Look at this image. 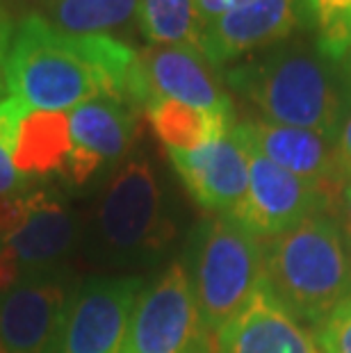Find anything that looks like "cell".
Instances as JSON below:
<instances>
[{"mask_svg":"<svg viewBox=\"0 0 351 353\" xmlns=\"http://www.w3.org/2000/svg\"><path fill=\"white\" fill-rule=\"evenodd\" d=\"M26 105L7 96L0 101V194H17L26 185V178L14 164V139Z\"/></svg>","mask_w":351,"mask_h":353,"instance_id":"cell-21","label":"cell"},{"mask_svg":"<svg viewBox=\"0 0 351 353\" xmlns=\"http://www.w3.org/2000/svg\"><path fill=\"white\" fill-rule=\"evenodd\" d=\"M139 0H43L41 17L62 32L110 34L137 17Z\"/></svg>","mask_w":351,"mask_h":353,"instance_id":"cell-19","label":"cell"},{"mask_svg":"<svg viewBox=\"0 0 351 353\" xmlns=\"http://www.w3.org/2000/svg\"><path fill=\"white\" fill-rule=\"evenodd\" d=\"M244 141V139H242ZM249 151V192L230 216L258 237H276L331 205V190L276 167L267 157Z\"/></svg>","mask_w":351,"mask_h":353,"instance_id":"cell-9","label":"cell"},{"mask_svg":"<svg viewBox=\"0 0 351 353\" xmlns=\"http://www.w3.org/2000/svg\"><path fill=\"white\" fill-rule=\"evenodd\" d=\"M71 274L32 276L0 294V353H53L66 305Z\"/></svg>","mask_w":351,"mask_h":353,"instance_id":"cell-10","label":"cell"},{"mask_svg":"<svg viewBox=\"0 0 351 353\" xmlns=\"http://www.w3.org/2000/svg\"><path fill=\"white\" fill-rule=\"evenodd\" d=\"M335 214V223L342 230L349 242H351V174H345L331 190V205Z\"/></svg>","mask_w":351,"mask_h":353,"instance_id":"cell-23","label":"cell"},{"mask_svg":"<svg viewBox=\"0 0 351 353\" xmlns=\"http://www.w3.org/2000/svg\"><path fill=\"white\" fill-rule=\"evenodd\" d=\"M28 205V194H0V239L10 235Z\"/></svg>","mask_w":351,"mask_h":353,"instance_id":"cell-24","label":"cell"},{"mask_svg":"<svg viewBox=\"0 0 351 353\" xmlns=\"http://www.w3.org/2000/svg\"><path fill=\"white\" fill-rule=\"evenodd\" d=\"M144 112L167 151H197L221 139L235 125L233 117H221L169 99L151 101Z\"/></svg>","mask_w":351,"mask_h":353,"instance_id":"cell-18","label":"cell"},{"mask_svg":"<svg viewBox=\"0 0 351 353\" xmlns=\"http://www.w3.org/2000/svg\"><path fill=\"white\" fill-rule=\"evenodd\" d=\"M17 26L12 23V17L7 12V7L0 0V94H3V82H5V59H7V50H10L12 37Z\"/></svg>","mask_w":351,"mask_h":353,"instance_id":"cell-26","label":"cell"},{"mask_svg":"<svg viewBox=\"0 0 351 353\" xmlns=\"http://www.w3.org/2000/svg\"><path fill=\"white\" fill-rule=\"evenodd\" d=\"M5 89L30 110L66 112L108 96L132 110L151 103L139 52L112 34L62 32L41 14L17 23L5 59Z\"/></svg>","mask_w":351,"mask_h":353,"instance_id":"cell-1","label":"cell"},{"mask_svg":"<svg viewBox=\"0 0 351 353\" xmlns=\"http://www.w3.org/2000/svg\"><path fill=\"white\" fill-rule=\"evenodd\" d=\"M294 321L322 326L351 296V255L342 230L324 212L265 244V285Z\"/></svg>","mask_w":351,"mask_h":353,"instance_id":"cell-3","label":"cell"},{"mask_svg":"<svg viewBox=\"0 0 351 353\" xmlns=\"http://www.w3.org/2000/svg\"><path fill=\"white\" fill-rule=\"evenodd\" d=\"M308 26V0H251L210 21L201 50L214 69L249 52L285 41L297 28Z\"/></svg>","mask_w":351,"mask_h":353,"instance_id":"cell-11","label":"cell"},{"mask_svg":"<svg viewBox=\"0 0 351 353\" xmlns=\"http://www.w3.org/2000/svg\"><path fill=\"white\" fill-rule=\"evenodd\" d=\"M141 290L139 276H99L80 283L66 305L53 353H121Z\"/></svg>","mask_w":351,"mask_h":353,"instance_id":"cell-8","label":"cell"},{"mask_svg":"<svg viewBox=\"0 0 351 353\" xmlns=\"http://www.w3.org/2000/svg\"><path fill=\"white\" fill-rule=\"evenodd\" d=\"M214 353H317V344L265 288L217 330Z\"/></svg>","mask_w":351,"mask_h":353,"instance_id":"cell-16","label":"cell"},{"mask_svg":"<svg viewBox=\"0 0 351 353\" xmlns=\"http://www.w3.org/2000/svg\"><path fill=\"white\" fill-rule=\"evenodd\" d=\"M139 66L151 101L169 99L221 117H235L233 101L201 48L190 43H151L139 50Z\"/></svg>","mask_w":351,"mask_h":353,"instance_id":"cell-12","label":"cell"},{"mask_svg":"<svg viewBox=\"0 0 351 353\" xmlns=\"http://www.w3.org/2000/svg\"><path fill=\"white\" fill-rule=\"evenodd\" d=\"M80 235V216L69 201L48 190L30 192L21 221L0 239V294L26 278L59 272Z\"/></svg>","mask_w":351,"mask_h":353,"instance_id":"cell-7","label":"cell"},{"mask_svg":"<svg viewBox=\"0 0 351 353\" xmlns=\"http://www.w3.org/2000/svg\"><path fill=\"white\" fill-rule=\"evenodd\" d=\"M69 130L73 148L64 171L71 183L85 185L106 164L128 155L139 134L137 112L121 101L99 96L69 112Z\"/></svg>","mask_w":351,"mask_h":353,"instance_id":"cell-13","label":"cell"},{"mask_svg":"<svg viewBox=\"0 0 351 353\" xmlns=\"http://www.w3.org/2000/svg\"><path fill=\"white\" fill-rule=\"evenodd\" d=\"M226 82L265 121L315 130L331 141L349 110L351 92L342 66L301 41L276 43L265 55L233 66Z\"/></svg>","mask_w":351,"mask_h":353,"instance_id":"cell-2","label":"cell"},{"mask_svg":"<svg viewBox=\"0 0 351 353\" xmlns=\"http://www.w3.org/2000/svg\"><path fill=\"white\" fill-rule=\"evenodd\" d=\"M335 153H338V164H340V174H351V108L347 110L342 125L335 137Z\"/></svg>","mask_w":351,"mask_h":353,"instance_id":"cell-25","label":"cell"},{"mask_svg":"<svg viewBox=\"0 0 351 353\" xmlns=\"http://www.w3.org/2000/svg\"><path fill=\"white\" fill-rule=\"evenodd\" d=\"M137 23L153 46L190 43L201 48L203 41L205 21L201 19L197 0H139Z\"/></svg>","mask_w":351,"mask_h":353,"instance_id":"cell-20","label":"cell"},{"mask_svg":"<svg viewBox=\"0 0 351 353\" xmlns=\"http://www.w3.org/2000/svg\"><path fill=\"white\" fill-rule=\"evenodd\" d=\"M188 274L201 321L217 333L263 290L265 244L235 216H214L194 235Z\"/></svg>","mask_w":351,"mask_h":353,"instance_id":"cell-5","label":"cell"},{"mask_svg":"<svg viewBox=\"0 0 351 353\" xmlns=\"http://www.w3.org/2000/svg\"><path fill=\"white\" fill-rule=\"evenodd\" d=\"M73 141L66 112L26 108L14 139V164L26 180L64 171Z\"/></svg>","mask_w":351,"mask_h":353,"instance_id":"cell-17","label":"cell"},{"mask_svg":"<svg viewBox=\"0 0 351 353\" xmlns=\"http://www.w3.org/2000/svg\"><path fill=\"white\" fill-rule=\"evenodd\" d=\"M317 342L324 353H351V296L335 307L319 326Z\"/></svg>","mask_w":351,"mask_h":353,"instance_id":"cell-22","label":"cell"},{"mask_svg":"<svg viewBox=\"0 0 351 353\" xmlns=\"http://www.w3.org/2000/svg\"><path fill=\"white\" fill-rule=\"evenodd\" d=\"M185 190L201 208L233 214L249 192V151L235 125L197 151H167Z\"/></svg>","mask_w":351,"mask_h":353,"instance_id":"cell-14","label":"cell"},{"mask_svg":"<svg viewBox=\"0 0 351 353\" xmlns=\"http://www.w3.org/2000/svg\"><path fill=\"white\" fill-rule=\"evenodd\" d=\"M235 130L246 146L299 178L328 190H333V185L342 178L335 141L315 130L272 121L235 123Z\"/></svg>","mask_w":351,"mask_h":353,"instance_id":"cell-15","label":"cell"},{"mask_svg":"<svg viewBox=\"0 0 351 353\" xmlns=\"http://www.w3.org/2000/svg\"><path fill=\"white\" fill-rule=\"evenodd\" d=\"M342 73H345L347 85H349V92H351V48H349V52H347L345 62H342Z\"/></svg>","mask_w":351,"mask_h":353,"instance_id":"cell-27","label":"cell"},{"mask_svg":"<svg viewBox=\"0 0 351 353\" xmlns=\"http://www.w3.org/2000/svg\"><path fill=\"white\" fill-rule=\"evenodd\" d=\"M176 235L160 180L146 157L126 160L108 180L92 221V258L103 265H139Z\"/></svg>","mask_w":351,"mask_h":353,"instance_id":"cell-4","label":"cell"},{"mask_svg":"<svg viewBox=\"0 0 351 353\" xmlns=\"http://www.w3.org/2000/svg\"><path fill=\"white\" fill-rule=\"evenodd\" d=\"M214 342L201 321L188 267L174 262L144 285L121 353H214Z\"/></svg>","mask_w":351,"mask_h":353,"instance_id":"cell-6","label":"cell"}]
</instances>
